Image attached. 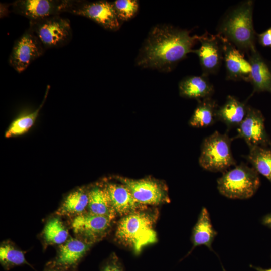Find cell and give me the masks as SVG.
Returning <instances> with one entry per match:
<instances>
[{"label":"cell","instance_id":"30bf717a","mask_svg":"<svg viewBox=\"0 0 271 271\" xmlns=\"http://www.w3.org/2000/svg\"><path fill=\"white\" fill-rule=\"evenodd\" d=\"M113 220L108 217L84 212L73 218L71 228L81 239L92 244L106 234Z\"/></svg>","mask_w":271,"mask_h":271},{"label":"cell","instance_id":"2e32d148","mask_svg":"<svg viewBox=\"0 0 271 271\" xmlns=\"http://www.w3.org/2000/svg\"><path fill=\"white\" fill-rule=\"evenodd\" d=\"M251 71L249 82L253 87V91L271 93V71L263 59L255 49L249 55Z\"/></svg>","mask_w":271,"mask_h":271},{"label":"cell","instance_id":"f1b7e54d","mask_svg":"<svg viewBox=\"0 0 271 271\" xmlns=\"http://www.w3.org/2000/svg\"><path fill=\"white\" fill-rule=\"evenodd\" d=\"M101 271H123V269L118 258L114 255L103 264Z\"/></svg>","mask_w":271,"mask_h":271},{"label":"cell","instance_id":"83f0119b","mask_svg":"<svg viewBox=\"0 0 271 271\" xmlns=\"http://www.w3.org/2000/svg\"><path fill=\"white\" fill-rule=\"evenodd\" d=\"M113 4L120 21H126L133 18L139 9L138 2L136 0H116Z\"/></svg>","mask_w":271,"mask_h":271},{"label":"cell","instance_id":"f546056e","mask_svg":"<svg viewBox=\"0 0 271 271\" xmlns=\"http://www.w3.org/2000/svg\"><path fill=\"white\" fill-rule=\"evenodd\" d=\"M257 36L259 43L262 46L271 47V27Z\"/></svg>","mask_w":271,"mask_h":271},{"label":"cell","instance_id":"836d02e7","mask_svg":"<svg viewBox=\"0 0 271 271\" xmlns=\"http://www.w3.org/2000/svg\"><path fill=\"white\" fill-rule=\"evenodd\" d=\"M222 268H223V271H226L225 269L224 268V267H223L222 265Z\"/></svg>","mask_w":271,"mask_h":271},{"label":"cell","instance_id":"1f68e13d","mask_svg":"<svg viewBox=\"0 0 271 271\" xmlns=\"http://www.w3.org/2000/svg\"><path fill=\"white\" fill-rule=\"evenodd\" d=\"M250 267L257 271H271V268H263L260 267H256L253 265H250Z\"/></svg>","mask_w":271,"mask_h":271},{"label":"cell","instance_id":"603a6c76","mask_svg":"<svg viewBox=\"0 0 271 271\" xmlns=\"http://www.w3.org/2000/svg\"><path fill=\"white\" fill-rule=\"evenodd\" d=\"M88 191L79 189L71 192L56 213L58 216H74L84 213L88 205Z\"/></svg>","mask_w":271,"mask_h":271},{"label":"cell","instance_id":"d6a6232c","mask_svg":"<svg viewBox=\"0 0 271 271\" xmlns=\"http://www.w3.org/2000/svg\"><path fill=\"white\" fill-rule=\"evenodd\" d=\"M50 271H62V270H59V269H55V270H50Z\"/></svg>","mask_w":271,"mask_h":271},{"label":"cell","instance_id":"4fadbf2b","mask_svg":"<svg viewBox=\"0 0 271 271\" xmlns=\"http://www.w3.org/2000/svg\"><path fill=\"white\" fill-rule=\"evenodd\" d=\"M200 47L193 50V53L198 56L203 74L207 76L215 73L219 69L223 58V44L220 37L217 35L204 34L198 36Z\"/></svg>","mask_w":271,"mask_h":271},{"label":"cell","instance_id":"44dd1931","mask_svg":"<svg viewBox=\"0 0 271 271\" xmlns=\"http://www.w3.org/2000/svg\"><path fill=\"white\" fill-rule=\"evenodd\" d=\"M89 213L114 219L116 213L112 206L106 185L96 186L88 191Z\"/></svg>","mask_w":271,"mask_h":271},{"label":"cell","instance_id":"ba28073f","mask_svg":"<svg viewBox=\"0 0 271 271\" xmlns=\"http://www.w3.org/2000/svg\"><path fill=\"white\" fill-rule=\"evenodd\" d=\"M45 49L28 28L15 42L9 58L10 65L18 73L24 71Z\"/></svg>","mask_w":271,"mask_h":271},{"label":"cell","instance_id":"4316f807","mask_svg":"<svg viewBox=\"0 0 271 271\" xmlns=\"http://www.w3.org/2000/svg\"><path fill=\"white\" fill-rule=\"evenodd\" d=\"M0 260L3 265L10 267L26 262L24 252L10 242H4L0 247Z\"/></svg>","mask_w":271,"mask_h":271},{"label":"cell","instance_id":"4dcf8cb0","mask_svg":"<svg viewBox=\"0 0 271 271\" xmlns=\"http://www.w3.org/2000/svg\"><path fill=\"white\" fill-rule=\"evenodd\" d=\"M262 224L271 228V213L265 215L262 219Z\"/></svg>","mask_w":271,"mask_h":271},{"label":"cell","instance_id":"52a82bcc","mask_svg":"<svg viewBox=\"0 0 271 271\" xmlns=\"http://www.w3.org/2000/svg\"><path fill=\"white\" fill-rule=\"evenodd\" d=\"M65 12L88 18L111 31L118 30L121 25L113 2L107 1H68Z\"/></svg>","mask_w":271,"mask_h":271},{"label":"cell","instance_id":"d6986e66","mask_svg":"<svg viewBox=\"0 0 271 271\" xmlns=\"http://www.w3.org/2000/svg\"><path fill=\"white\" fill-rule=\"evenodd\" d=\"M179 93L182 97L199 100L211 97L214 87L207 76H191L183 79L179 85Z\"/></svg>","mask_w":271,"mask_h":271},{"label":"cell","instance_id":"277c9868","mask_svg":"<svg viewBox=\"0 0 271 271\" xmlns=\"http://www.w3.org/2000/svg\"><path fill=\"white\" fill-rule=\"evenodd\" d=\"M260 183L256 170L241 163L223 172L217 180V187L219 192L227 198L246 199L255 194Z\"/></svg>","mask_w":271,"mask_h":271},{"label":"cell","instance_id":"5b68a950","mask_svg":"<svg viewBox=\"0 0 271 271\" xmlns=\"http://www.w3.org/2000/svg\"><path fill=\"white\" fill-rule=\"evenodd\" d=\"M232 140L227 134L217 131L206 137L201 146V167L209 171L223 173L236 165L231 151Z\"/></svg>","mask_w":271,"mask_h":271},{"label":"cell","instance_id":"7a4b0ae2","mask_svg":"<svg viewBox=\"0 0 271 271\" xmlns=\"http://www.w3.org/2000/svg\"><path fill=\"white\" fill-rule=\"evenodd\" d=\"M252 13V1H245L237 6L221 21L218 35L241 51L250 52L255 49Z\"/></svg>","mask_w":271,"mask_h":271},{"label":"cell","instance_id":"e0dca14e","mask_svg":"<svg viewBox=\"0 0 271 271\" xmlns=\"http://www.w3.org/2000/svg\"><path fill=\"white\" fill-rule=\"evenodd\" d=\"M92 244L81 239L67 240L60 246L55 265L64 268L74 266L85 255Z\"/></svg>","mask_w":271,"mask_h":271},{"label":"cell","instance_id":"cb8c5ba5","mask_svg":"<svg viewBox=\"0 0 271 271\" xmlns=\"http://www.w3.org/2000/svg\"><path fill=\"white\" fill-rule=\"evenodd\" d=\"M248 154L244 156L256 171L271 183V147L249 146Z\"/></svg>","mask_w":271,"mask_h":271},{"label":"cell","instance_id":"ac0fdd59","mask_svg":"<svg viewBox=\"0 0 271 271\" xmlns=\"http://www.w3.org/2000/svg\"><path fill=\"white\" fill-rule=\"evenodd\" d=\"M248 107L245 102L229 95L225 102L218 108L217 121L224 123L228 129L237 127L244 119Z\"/></svg>","mask_w":271,"mask_h":271},{"label":"cell","instance_id":"7402d4cb","mask_svg":"<svg viewBox=\"0 0 271 271\" xmlns=\"http://www.w3.org/2000/svg\"><path fill=\"white\" fill-rule=\"evenodd\" d=\"M218 106L211 97L199 100L189 121L190 126L195 127H206L217 121Z\"/></svg>","mask_w":271,"mask_h":271},{"label":"cell","instance_id":"6da1fadb","mask_svg":"<svg viewBox=\"0 0 271 271\" xmlns=\"http://www.w3.org/2000/svg\"><path fill=\"white\" fill-rule=\"evenodd\" d=\"M198 36L168 25L154 27L141 49L136 62L143 68L168 72L193 52Z\"/></svg>","mask_w":271,"mask_h":271},{"label":"cell","instance_id":"7c38bea8","mask_svg":"<svg viewBox=\"0 0 271 271\" xmlns=\"http://www.w3.org/2000/svg\"><path fill=\"white\" fill-rule=\"evenodd\" d=\"M67 0H18L12 5L15 13L23 16L30 21L59 15L66 11Z\"/></svg>","mask_w":271,"mask_h":271},{"label":"cell","instance_id":"484cf974","mask_svg":"<svg viewBox=\"0 0 271 271\" xmlns=\"http://www.w3.org/2000/svg\"><path fill=\"white\" fill-rule=\"evenodd\" d=\"M49 86H48L45 96L43 102L34 111L21 116L13 121L5 133L6 138H11L14 136H20L27 132L33 125L40 110L43 105L44 102L46 98Z\"/></svg>","mask_w":271,"mask_h":271},{"label":"cell","instance_id":"9a60e30c","mask_svg":"<svg viewBox=\"0 0 271 271\" xmlns=\"http://www.w3.org/2000/svg\"><path fill=\"white\" fill-rule=\"evenodd\" d=\"M105 185L116 214L124 216L143 207V205L136 201L129 188L123 183H108Z\"/></svg>","mask_w":271,"mask_h":271},{"label":"cell","instance_id":"8fae6325","mask_svg":"<svg viewBox=\"0 0 271 271\" xmlns=\"http://www.w3.org/2000/svg\"><path fill=\"white\" fill-rule=\"evenodd\" d=\"M119 180L129 188L136 201L142 205H157L169 200L166 188L154 180L120 178Z\"/></svg>","mask_w":271,"mask_h":271},{"label":"cell","instance_id":"ffe728a7","mask_svg":"<svg viewBox=\"0 0 271 271\" xmlns=\"http://www.w3.org/2000/svg\"><path fill=\"white\" fill-rule=\"evenodd\" d=\"M217 235V232L213 226L208 211L203 207L192 232L193 248L204 245L212 251V245Z\"/></svg>","mask_w":271,"mask_h":271},{"label":"cell","instance_id":"3957f363","mask_svg":"<svg viewBox=\"0 0 271 271\" xmlns=\"http://www.w3.org/2000/svg\"><path fill=\"white\" fill-rule=\"evenodd\" d=\"M156 217L155 213L142 209L124 215L118 223L116 237L139 254L143 247L157 240L154 229Z\"/></svg>","mask_w":271,"mask_h":271},{"label":"cell","instance_id":"d4e9b609","mask_svg":"<svg viewBox=\"0 0 271 271\" xmlns=\"http://www.w3.org/2000/svg\"><path fill=\"white\" fill-rule=\"evenodd\" d=\"M44 241L49 245H62L68 237V231L58 217L51 218L46 223L42 232Z\"/></svg>","mask_w":271,"mask_h":271},{"label":"cell","instance_id":"8992f818","mask_svg":"<svg viewBox=\"0 0 271 271\" xmlns=\"http://www.w3.org/2000/svg\"><path fill=\"white\" fill-rule=\"evenodd\" d=\"M29 28L45 49L62 47L72 37L70 22L59 15L31 20Z\"/></svg>","mask_w":271,"mask_h":271},{"label":"cell","instance_id":"5bb4252c","mask_svg":"<svg viewBox=\"0 0 271 271\" xmlns=\"http://www.w3.org/2000/svg\"><path fill=\"white\" fill-rule=\"evenodd\" d=\"M218 36L223 44L227 79L235 81L243 80L249 82L251 71L249 61L245 58L244 54L235 46Z\"/></svg>","mask_w":271,"mask_h":271},{"label":"cell","instance_id":"9c48e42d","mask_svg":"<svg viewBox=\"0 0 271 271\" xmlns=\"http://www.w3.org/2000/svg\"><path fill=\"white\" fill-rule=\"evenodd\" d=\"M264 118L259 110L248 106L246 115L237 127L235 138L245 141L248 147H271V141L266 133Z\"/></svg>","mask_w":271,"mask_h":271}]
</instances>
